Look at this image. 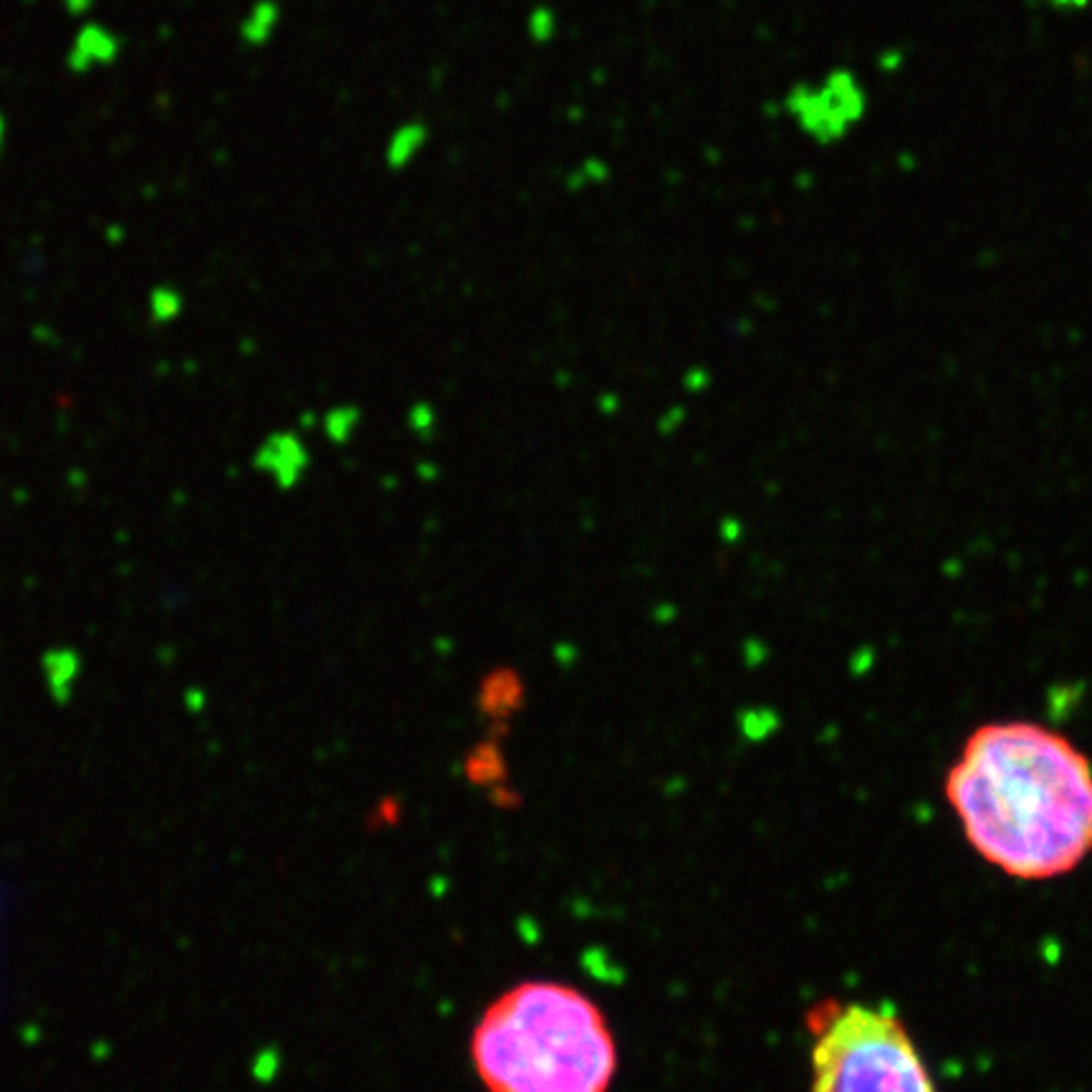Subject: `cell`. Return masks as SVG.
<instances>
[{
	"mask_svg": "<svg viewBox=\"0 0 1092 1092\" xmlns=\"http://www.w3.org/2000/svg\"><path fill=\"white\" fill-rule=\"evenodd\" d=\"M943 791L966 843L1019 880L1067 875L1092 854V762L1037 720H989L966 736Z\"/></svg>",
	"mask_w": 1092,
	"mask_h": 1092,
	"instance_id": "cell-1",
	"label": "cell"
},
{
	"mask_svg": "<svg viewBox=\"0 0 1092 1092\" xmlns=\"http://www.w3.org/2000/svg\"><path fill=\"white\" fill-rule=\"evenodd\" d=\"M486 1092H610L617 1042L597 1001L572 984L531 979L506 989L471 1032Z\"/></svg>",
	"mask_w": 1092,
	"mask_h": 1092,
	"instance_id": "cell-2",
	"label": "cell"
},
{
	"mask_svg": "<svg viewBox=\"0 0 1092 1092\" xmlns=\"http://www.w3.org/2000/svg\"><path fill=\"white\" fill-rule=\"evenodd\" d=\"M812 1092H935V1082L895 1011L848 1004L817 1032Z\"/></svg>",
	"mask_w": 1092,
	"mask_h": 1092,
	"instance_id": "cell-3",
	"label": "cell"
},
{
	"mask_svg": "<svg viewBox=\"0 0 1092 1092\" xmlns=\"http://www.w3.org/2000/svg\"><path fill=\"white\" fill-rule=\"evenodd\" d=\"M786 109L796 124L819 145L843 140L865 114V92L850 71H832L817 89L794 87L786 97Z\"/></svg>",
	"mask_w": 1092,
	"mask_h": 1092,
	"instance_id": "cell-4",
	"label": "cell"
},
{
	"mask_svg": "<svg viewBox=\"0 0 1092 1092\" xmlns=\"http://www.w3.org/2000/svg\"><path fill=\"white\" fill-rule=\"evenodd\" d=\"M124 41L122 35L116 34L114 29H109L102 21H82L79 29L71 35V43L66 48L64 66L66 71L76 76L92 74L94 69H106V66H114L122 56Z\"/></svg>",
	"mask_w": 1092,
	"mask_h": 1092,
	"instance_id": "cell-5",
	"label": "cell"
},
{
	"mask_svg": "<svg viewBox=\"0 0 1092 1092\" xmlns=\"http://www.w3.org/2000/svg\"><path fill=\"white\" fill-rule=\"evenodd\" d=\"M526 706V683L512 665H499L483 675L476 691V709L489 723H509Z\"/></svg>",
	"mask_w": 1092,
	"mask_h": 1092,
	"instance_id": "cell-6",
	"label": "cell"
},
{
	"mask_svg": "<svg viewBox=\"0 0 1092 1092\" xmlns=\"http://www.w3.org/2000/svg\"><path fill=\"white\" fill-rule=\"evenodd\" d=\"M308 463L307 447L302 445L297 436L291 433H276L261 445L256 455V468L266 471L276 478L281 489L297 486L299 478L304 476Z\"/></svg>",
	"mask_w": 1092,
	"mask_h": 1092,
	"instance_id": "cell-7",
	"label": "cell"
},
{
	"mask_svg": "<svg viewBox=\"0 0 1092 1092\" xmlns=\"http://www.w3.org/2000/svg\"><path fill=\"white\" fill-rule=\"evenodd\" d=\"M428 142H431V127H428V122H423V119L400 122L389 132L387 142H384V168L392 170V172H402V170H407L420 158V152L428 147Z\"/></svg>",
	"mask_w": 1092,
	"mask_h": 1092,
	"instance_id": "cell-8",
	"label": "cell"
},
{
	"mask_svg": "<svg viewBox=\"0 0 1092 1092\" xmlns=\"http://www.w3.org/2000/svg\"><path fill=\"white\" fill-rule=\"evenodd\" d=\"M281 18H284V8H281L279 0H256L240 18V43L248 48H263L266 43H271L276 31L281 29Z\"/></svg>",
	"mask_w": 1092,
	"mask_h": 1092,
	"instance_id": "cell-9",
	"label": "cell"
},
{
	"mask_svg": "<svg viewBox=\"0 0 1092 1092\" xmlns=\"http://www.w3.org/2000/svg\"><path fill=\"white\" fill-rule=\"evenodd\" d=\"M465 777L476 785H494L506 777V759L496 738H486L465 759Z\"/></svg>",
	"mask_w": 1092,
	"mask_h": 1092,
	"instance_id": "cell-10",
	"label": "cell"
},
{
	"mask_svg": "<svg viewBox=\"0 0 1092 1092\" xmlns=\"http://www.w3.org/2000/svg\"><path fill=\"white\" fill-rule=\"evenodd\" d=\"M559 34V16L552 6H534L526 16V35L536 46L552 43Z\"/></svg>",
	"mask_w": 1092,
	"mask_h": 1092,
	"instance_id": "cell-11",
	"label": "cell"
},
{
	"mask_svg": "<svg viewBox=\"0 0 1092 1092\" xmlns=\"http://www.w3.org/2000/svg\"><path fill=\"white\" fill-rule=\"evenodd\" d=\"M150 311L160 324L177 319L182 311L180 291L172 289V286H155L150 294Z\"/></svg>",
	"mask_w": 1092,
	"mask_h": 1092,
	"instance_id": "cell-12",
	"label": "cell"
},
{
	"mask_svg": "<svg viewBox=\"0 0 1092 1092\" xmlns=\"http://www.w3.org/2000/svg\"><path fill=\"white\" fill-rule=\"evenodd\" d=\"M607 174H610V170L604 168V163H599V160H584V163H581L580 168L567 177V187H570V190L587 187L589 182H602Z\"/></svg>",
	"mask_w": 1092,
	"mask_h": 1092,
	"instance_id": "cell-13",
	"label": "cell"
},
{
	"mask_svg": "<svg viewBox=\"0 0 1092 1092\" xmlns=\"http://www.w3.org/2000/svg\"><path fill=\"white\" fill-rule=\"evenodd\" d=\"M58 3H61V8H64L66 16L79 18V21H87V18L92 16L94 3H97V0H58Z\"/></svg>",
	"mask_w": 1092,
	"mask_h": 1092,
	"instance_id": "cell-14",
	"label": "cell"
},
{
	"mask_svg": "<svg viewBox=\"0 0 1092 1092\" xmlns=\"http://www.w3.org/2000/svg\"><path fill=\"white\" fill-rule=\"evenodd\" d=\"M6 137H8V122H6V114L0 111V160H3V152H6Z\"/></svg>",
	"mask_w": 1092,
	"mask_h": 1092,
	"instance_id": "cell-15",
	"label": "cell"
},
{
	"mask_svg": "<svg viewBox=\"0 0 1092 1092\" xmlns=\"http://www.w3.org/2000/svg\"><path fill=\"white\" fill-rule=\"evenodd\" d=\"M1050 3H1055V6H1059V8H1082V6H1087V0H1050Z\"/></svg>",
	"mask_w": 1092,
	"mask_h": 1092,
	"instance_id": "cell-16",
	"label": "cell"
},
{
	"mask_svg": "<svg viewBox=\"0 0 1092 1092\" xmlns=\"http://www.w3.org/2000/svg\"><path fill=\"white\" fill-rule=\"evenodd\" d=\"M24 3H35V0H24Z\"/></svg>",
	"mask_w": 1092,
	"mask_h": 1092,
	"instance_id": "cell-17",
	"label": "cell"
}]
</instances>
